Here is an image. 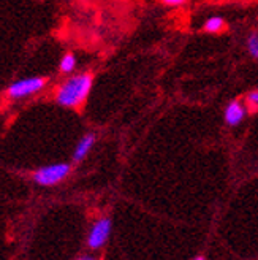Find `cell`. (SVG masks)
Listing matches in <instances>:
<instances>
[{
	"instance_id": "6da1fadb",
	"label": "cell",
	"mask_w": 258,
	"mask_h": 260,
	"mask_svg": "<svg viewBox=\"0 0 258 260\" xmlns=\"http://www.w3.org/2000/svg\"><path fill=\"white\" fill-rule=\"evenodd\" d=\"M92 84H94V76L90 73H80L70 76L59 86L56 92V102L59 105L67 108L80 107L89 97Z\"/></svg>"
},
{
	"instance_id": "5b68a950",
	"label": "cell",
	"mask_w": 258,
	"mask_h": 260,
	"mask_svg": "<svg viewBox=\"0 0 258 260\" xmlns=\"http://www.w3.org/2000/svg\"><path fill=\"white\" fill-rule=\"evenodd\" d=\"M246 114H247V110L242 105L241 100H231L225 108L224 118L228 125L235 127L242 122V119L246 118Z\"/></svg>"
},
{
	"instance_id": "8fae6325",
	"label": "cell",
	"mask_w": 258,
	"mask_h": 260,
	"mask_svg": "<svg viewBox=\"0 0 258 260\" xmlns=\"http://www.w3.org/2000/svg\"><path fill=\"white\" fill-rule=\"evenodd\" d=\"M165 5H171V7H176V5H182L186 0H162Z\"/></svg>"
},
{
	"instance_id": "8992f818",
	"label": "cell",
	"mask_w": 258,
	"mask_h": 260,
	"mask_svg": "<svg viewBox=\"0 0 258 260\" xmlns=\"http://www.w3.org/2000/svg\"><path fill=\"white\" fill-rule=\"evenodd\" d=\"M94 143H95V135L94 134H87V135H84L81 140H80V143L76 145V148H75V152H73V160L75 162H81L86 155H87V152L92 149V146H94Z\"/></svg>"
},
{
	"instance_id": "7c38bea8",
	"label": "cell",
	"mask_w": 258,
	"mask_h": 260,
	"mask_svg": "<svg viewBox=\"0 0 258 260\" xmlns=\"http://www.w3.org/2000/svg\"><path fill=\"white\" fill-rule=\"evenodd\" d=\"M78 260H97V258H94V257H90V255H84V257H80Z\"/></svg>"
},
{
	"instance_id": "3957f363",
	"label": "cell",
	"mask_w": 258,
	"mask_h": 260,
	"mask_svg": "<svg viewBox=\"0 0 258 260\" xmlns=\"http://www.w3.org/2000/svg\"><path fill=\"white\" fill-rule=\"evenodd\" d=\"M46 86V78L42 76H32V78H25V80H19L15 81L13 84H10L8 87V95L11 99H25V97H30Z\"/></svg>"
},
{
	"instance_id": "ba28073f",
	"label": "cell",
	"mask_w": 258,
	"mask_h": 260,
	"mask_svg": "<svg viewBox=\"0 0 258 260\" xmlns=\"http://www.w3.org/2000/svg\"><path fill=\"white\" fill-rule=\"evenodd\" d=\"M75 67H76V57H75V54L67 53L65 56H63V57L60 59L59 69H60L62 73L68 75V73H71V72L75 70Z\"/></svg>"
},
{
	"instance_id": "7a4b0ae2",
	"label": "cell",
	"mask_w": 258,
	"mask_h": 260,
	"mask_svg": "<svg viewBox=\"0 0 258 260\" xmlns=\"http://www.w3.org/2000/svg\"><path fill=\"white\" fill-rule=\"evenodd\" d=\"M70 173L68 164H53L38 168L33 173V181L40 186H54L60 183L62 179H65Z\"/></svg>"
},
{
	"instance_id": "52a82bcc",
	"label": "cell",
	"mask_w": 258,
	"mask_h": 260,
	"mask_svg": "<svg viewBox=\"0 0 258 260\" xmlns=\"http://www.w3.org/2000/svg\"><path fill=\"white\" fill-rule=\"evenodd\" d=\"M224 25H225L224 18H220V16H211L209 19L204 21L203 29L206 32H209V34H217V32H220L224 29Z\"/></svg>"
},
{
	"instance_id": "4fadbf2b",
	"label": "cell",
	"mask_w": 258,
	"mask_h": 260,
	"mask_svg": "<svg viewBox=\"0 0 258 260\" xmlns=\"http://www.w3.org/2000/svg\"><path fill=\"white\" fill-rule=\"evenodd\" d=\"M193 260H206L203 255H198V257H195V258H193Z\"/></svg>"
},
{
	"instance_id": "30bf717a",
	"label": "cell",
	"mask_w": 258,
	"mask_h": 260,
	"mask_svg": "<svg viewBox=\"0 0 258 260\" xmlns=\"http://www.w3.org/2000/svg\"><path fill=\"white\" fill-rule=\"evenodd\" d=\"M247 103L252 107V108H258V89L256 90H250L246 97Z\"/></svg>"
},
{
	"instance_id": "277c9868",
	"label": "cell",
	"mask_w": 258,
	"mask_h": 260,
	"mask_svg": "<svg viewBox=\"0 0 258 260\" xmlns=\"http://www.w3.org/2000/svg\"><path fill=\"white\" fill-rule=\"evenodd\" d=\"M111 233V220L108 217H101L92 225L87 237V244L92 249H100L109 238Z\"/></svg>"
},
{
	"instance_id": "9c48e42d",
	"label": "cell",
	"mask_w": 258,
	"mask_h": 260,
	"mask_svg": "<svg viewBox=\"0 0 258 260\" xmlns=\"http://www.w3.org/2000/svg\"><path fill=\"white\" fill-rule=\"evenodd\" d=\"M247 49L253 59L258 60V34H250V37L247 38Z\"/></svg>"
}]
</instances>
